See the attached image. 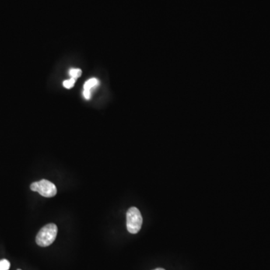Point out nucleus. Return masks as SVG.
Segmentation results:
<instances>
[{"label": "nucleus", "instance_id": "nucleus-1", "mask_svg": "<svg viewBox=\"0 0 270 270\" xmlns=\"http://www.w3.org/2000/svg\"><path fill=\"white\" fill-rule=\"evenodd\" d=\"M58 228L54 223L47 224L43 227L36 236V243L41 247H47L55 241Z\"/></svg>", "mask_w": 270, "mask_h": 270}, {"label": "nucleus", "instance_id": "nucleus-2", "mask_svg": "<svg viewBox=\"0 0 270 270\" xmlns=\"http://www.w3.org/2000/svg\"><path fill=\"white\" fill-rule=\"evenodd\" d=\"M143 218L141 212L136 207H131L126 214V225L129 233H138L141 229Z\"/></svg>", "mask_w": 270, "mask_h": 270}, {"label": "nucleus", "instance_id": "nucleus-3", "mask_svg": "<svg viewBox=\"0 0 270 270\" xmlns=\"http://www.w3.org/2000/svg\"><path fill=\"white\" fill-rule=\"evenodd\" d=\"M30 188L32 191H37L44 197H54L57 193L55 185L47 180H42L32 183Z\"/></svg>", "mask_w": 270, "mask_h": 270}, {"label": "nucleus", "instance_id": "nucleus-4", "mask_svg": "<svg viewBox=\"0 0 270 270\" xmlns=\"http://www.w3.org/2000/svg\"><path fill=\"white\" fill-rule=\"evenodd\" d=\"M99 80L96 78H91L85 83L84 86H83V96L85 99L87 100L91 99V91L93 88L99 86Z\"/></svg>", "mask_w": 270, "mask_h": 270}, {"label": "nucleus", "instance_id": "nucleus-5", "mask_svg": "<svg viewBox=\"0 0 270 270\" xmlns=\"http://www.w3.org/2000/svg\"><path fill=\"white\" fill-rule=\"evenodd\" d=\"M81 74H82V71L81 69H78V68H73V69L70 70L69 71L70 77L75 81L81 76Z\"/></svg>", "mask_w": 270, "mask_h": 270}, {"label": "nucleus", "instance_id": "nucleus-6", "mask_svg": "<svg viewBox=\"0 0 270 270\" xmlns=\"http://www.w3.org/2000/svg\"><path fill=\"white\" fill-rule=\"evenodd\" d=\"M10 268V262L8 260H1L0 261V270H8Z\"/></svg>", "mask_w": 270, "mask_h": 270}, {"label": "nucleus", "instance_id": "nucleus-7", "mask_svg": "<svg viewBox=\"0 0 270 270\" xmlns=\"http://www.w3.org/2000/svg\"><path fill=\"white\" fill-rule=\"evenodd\" d=\"M75 80L71 79L67 80L63 82V86L64 87L66 88V89H71V88L75 86Z\"/></svg>", "mask_w": 270, "mask_h": 270}, {"label": "nucleus", "instance_id": "nucleus-8", "mask_svg": "<svg viewBox=\"0 0 270 270\" xmlns=\"http://www.w3.org/2000/svg\"><path fill=\"white\" fill-rule=\"evenodd\" d=\"M165 270V269L158 268V269H155V270Z\"/></svg>", "mask_w": 270, "mask_h": 270}, {"label": "nucleus", "instance_id": "nucleus-9", "mask_svg": "<svg viewBox=\"0 0 270 270\" xmlns=\"http://www.w3.org/2000/svg\"></svg>", "mask_w": 270, "mask_h": 270}]
</instances>
